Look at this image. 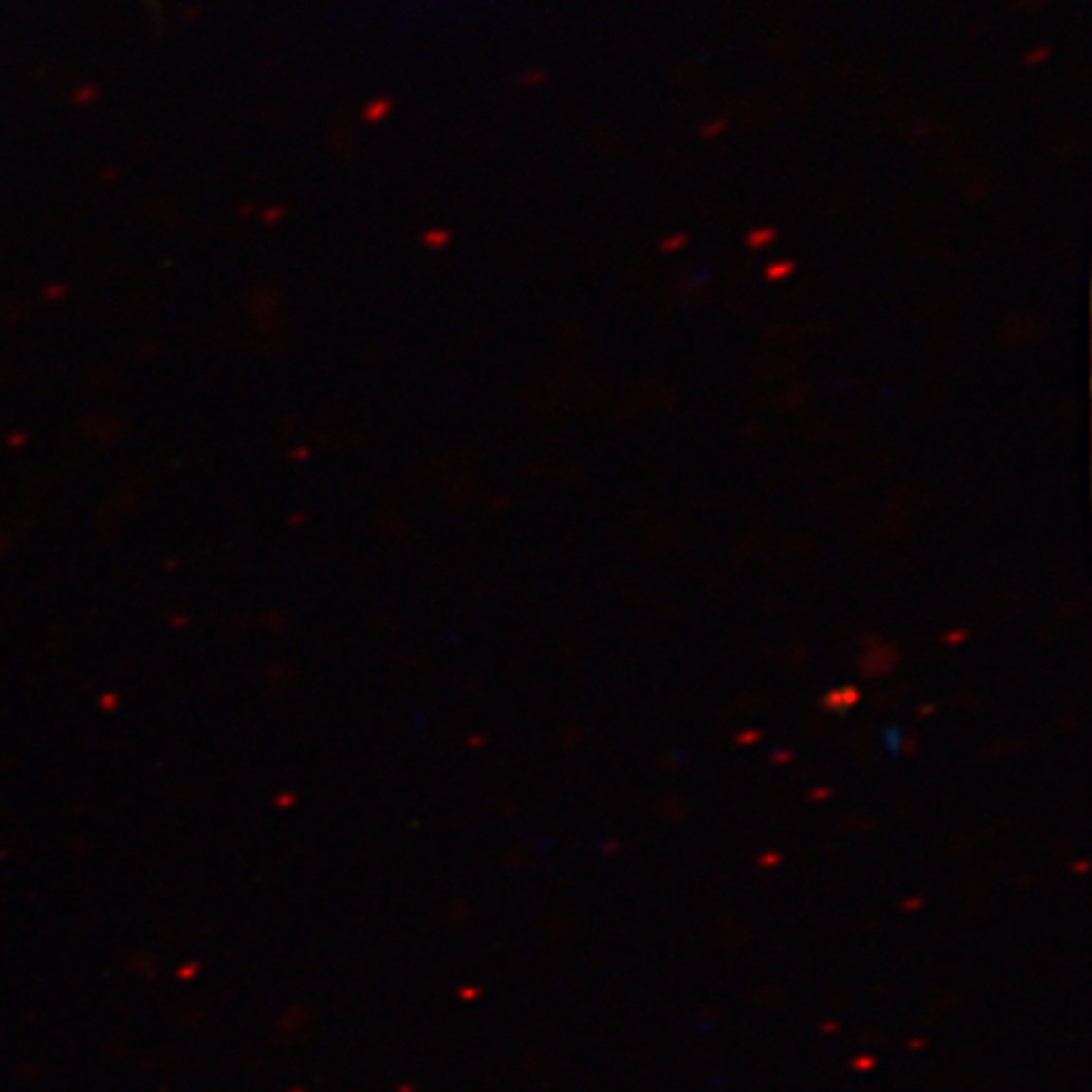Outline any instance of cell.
<instances>
[{
  "label": "cell",
  "instance_id": "cell-1",
  "mask_svg": "<svg viewBox=\"0 0 1092 1092\" xmlns=\"http://www.w3.org/2000/svg\"><path fill=\"white\" fill-rule=\"evenodd\" d=\"M860 701V691L858 688H840V691H832L829 695H824V706L832 711H844V709H852L855 703Z\"/></svg>",
  "mask_w": 1092,
  "mask_h": 1092
},
{
  "label": "cell",
  "instance_id": "cell-2",
  "mask_svg": "<svg viewBox=\"0 0 1092 1092\" xmlns=\"http://www.w3.org/2000/svg\"><path fill=\"white\" fill-rule=\"evenodd\" d=\"M776 228L771 226H761V228H753L751 233L746 235V246L753 250H761L767 249V246H771V243L776 241Z\"/></svg>",
  "mask_w": 1092,
  "mask_h": 1092
},
{
  "label": "cell",
  "instance_id": "cell-3",
  "mask_svg": "<svg viewBox=\"0 0 1092 1092\" xmlns=\"http://www.w3.org/2000/svg\"><path fill=\"white\" fill-rule=\"evenodd\" d=\"M791 273H794V264H791V261H774V264H768L767 279L782 281L787 279V276H791Z\"/></svg>",
  "mask_w": 1092,
  "mask_h": 1092
},
{
  "label": "cell",
  "instance_id": "cell-4",
  "mask_svg": "<svg viewBox=\"0 0 1092 1092\" xmlns=\"http://www.w3.org/2000/svg\"><path fill=\"white\" fill-rule=\"evenodd\" d=\"M1049 56H1052V48H1049V46H1037V48H1032V51L1027 53L1025 64L1027 66H1042Z\"/></svg>",
  "mask_w": 1092,
  "mask_h": 1092
},
{
  "label": "cell",
  "instance_id": "cell-5",
  "mask_svg": "<svg viewBox=\"0 0 1092 1092\" xmlns=\"http://www.w3.org/2000/svg\"><path fill=\"white\" fill-rule=\"evenodd\" d=\"M726 129H729V121L713 120V121H709V124H703L701 132H698V135H701L703 139H713V137L724 135Z\"/></svg>",
  "mask_w": 1092,
  "mask_h": 1092
},
{
  "label": "cell",
  "instance_id": "cell-6",
  "mask_svg": "<svg viewBox=\"0 0 1092 1092\" xmlns=\"http://www.w3.org/2000/svg\"><path fill=\"white\" fill-rule=\"evenodd\" d=\"M686 246H688L686 233H676L671 235V238H663V241H660V250H663V253H673V250L686 249Z\"/></svg>",
  "mask_w": 1092,
  "mask_h": 1092
},
{
  "label": "cell",
  "instance_id": "cell-7",
  "mask_svg": "<svg viewBox=\"0 0 1092 1092\" xmlns=\"http://www.w3.org/2000/svg\"><path fill=\"white\" fill-rule=\"evenodd\" d=\"M964 638H966L964 630H958V633H946V635H943V642H946V645H958V642L964 640Z\"/></svg>",
  "mask_w": 1092,
  "mask_h": 1092
},
{
  "label": "cell",
  "instance_id": "cell-8",
  "mask_svg": "<svg viewBox=\"0 0 1092 1092\" xmlns=\"http://www.w3.org/2000/svg\"><path fill=\"white\" fill-rule=\"evenodd\" d=\"M759 738V733L756 731H744L741 736H738V744H751V741H756Z\"/></svg>",
  "mask_w": 1092,
  "mask_h": 1092
}]
</instances>
